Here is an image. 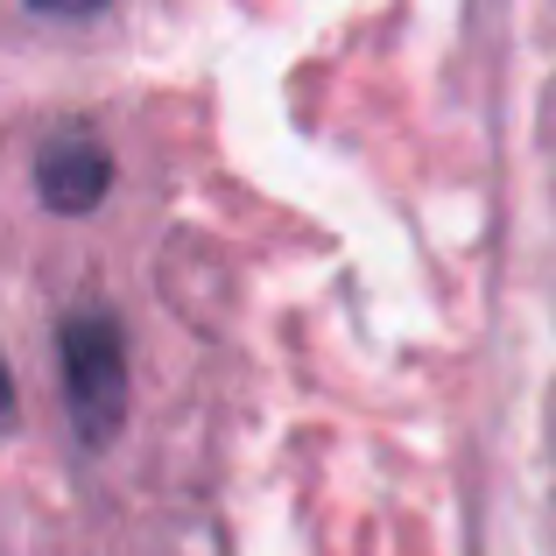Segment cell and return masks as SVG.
I'll return each mask as SVG.
<instances>
[{
    "instance_id": "4",
    "label": "cell",
    "mask_w": 556,
    "mask_h": 556,
    "mask_svg": "<svg viewBox=\"0 0 556 556\" xmlns=\"http://www.w3.org/2000/svg\"><path fill=\"white\" fill-rule=\"evenodd\" d=\"M8 430H14V374L0 367V437H8Z\"/></svg>"
},
{
    "instance_id": "2",
    "label": "cell",
    "mask_w": 556,
    "mask_h": 556,
    "mask_svg": "<svg viewBox=\"0 0 556 556\" xmlns=\"http://www.w3.org/2000/svg\"><path fill=\"white\" fill-rule=\"evenodd\" d=\"M113 184V155L99 135H85V127H64V135H50V149L36 155V190L50 212H92L99 198H106Z\"/></svg>"
},
{
    "instance_id": "3",
    "label": "cell",
    "mask_w": 556,
    "mask_h": 556,
    "mask_svg": "<svg viewBox=\"0 0 556 556\" xmlns=\"http://www.w3.org/2000/svg\"><path fill=\"white\" fill-rule=\"evenodd\" d=\"M36 14H64V22H85V14H99L106 0H28Z\"/></svg>"
},
{
    "instance_id": "1",
    "label": "cell",
    "mask_w": 556,
    "mask_h": 556,
    "mask_svg": "<svg viewBox=\"0 0 556 556\" xmlns=\"http://www.w3.org/2000/svg\"><path fill=\"white\" fill-rule=\"evenodd\" d=\"M56 353H64V402H71L78 437H85V444L121 437V416H127L121 317H113V311H71L64 331H56Z\"/></svg>"
}]
</instances>
